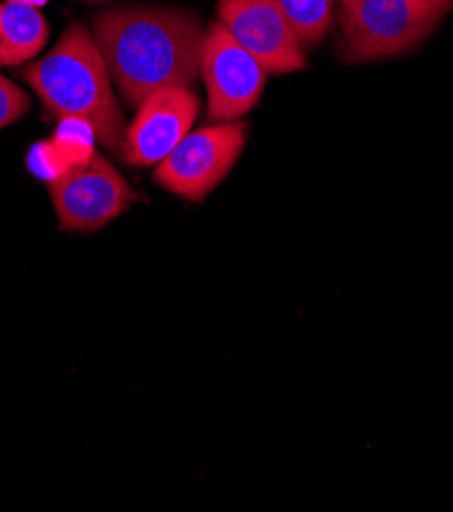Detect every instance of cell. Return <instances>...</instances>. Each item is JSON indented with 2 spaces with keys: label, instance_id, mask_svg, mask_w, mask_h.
Returning a JSON list of instances; mask_svg holds the SVG:
<instances>
[{
  "label": "cell",
  "instance_id": "cell-1",
  "mask_svg": "<svg viewBox=\"0 0 453 512\" xmlns=\"http://www.w3.org/2000/svg\"><path fill=\"white\" fill-rule=\"evenodd\" d=\"M207 33L198 17L160 7H121L94 19V41L131 107L164 88L198 84Z\"/></svg>",
  "mask_w": 453,
  "mask_h": 512
},
{
  "label": "cell",
  "instance_id": "cell-2",
  "mask_svg": "<svg viewBox=\"0 0 453 512\" xmlns=\"http://www.w3.org/2000/svg\"><path fill=\"white\" fill-rule=\"evenodd\" d=\"M21 76L49 117L84 121L100 145L123 158L125 117L103 54L84 25L72 23L52 51L23 68Z\"/></svg>",
  "mask_w": 453,
  "mask_h": 512
},
{
  "label": "cell",
  "instance_id": "cell-3",
  "mask_svg": "<svg viewBox=\"0 0 453 512\" xmlns=\"http://www.w3.org/2000/svg\"><path fill=\"white\" fill-rule=\"evenodd\" d=\"M453 9V0H354L343 5V58L374 62L425 39Z\"/></svg>",
  "mask_w": 453,
  "mask_h": 512
},
{
  "label": "cell",
  "instance_id": "cell-4",
  "mask_svg": "<svg viewBox=\"0 0 453 512\" xmlns=\"http://www.w3.org/2000/svg\"><path fill=\"white\" fill-rule=\"evenodd\" d=\"M247 141V125L215 123L190 131L158 164L154 180L186 200H205L233 170Z\"/></svg>",
  "mask_w": 453,
  "mask_h": 512
},
{
  "label": "cell",
  "instance_id": "cell-5",
  "mask_svg": "<svg viewBox=\"0 0 453 512\" xmlns=\"http://www.w3.org/2000/svg\"><path fill=\"white\" fill-rule=\"evenodd\" d=\"M47 188L62 229L80 233L103 229L137 198L119 170L96 151L49 180Z\"/></svg>",
  "mask_w": 453,
  "mask_h": 512
},
{
  "label": "cell",
  "instance_id": "cell-6",
  "mask_svg": "<svg viewBox=\"0 0 453 512\" xmlns=\"http://www.w3.org/2000/svg\"><path fill=\"white\" fill-rule=\"evenodd\" d=\"M200 76L207 86L209 119L233 123L258 105L268 72L221 21H215L205 37Z\"/></svg>",
  "mask_w": 453,
  "mask_h": 512
},
{
  "label": "cell",
  "instance_id": "cell-7",
  "mask_svg": "<svg viewBox=\"0 0 453 512\" xmlns=\"http://www.w3.org/2000/svg\"><path fill=\"white\" fill-rule=\"evenodd\" d=\"M219 21L266 72L290 74L307 68L305 47L276 0H221Z\"/></svg>",
  "mask_w": 453,
  "mask_h": 512
},
{
  "label": "cell",
  "instance_id": "cell-8",
  "mask_svg": "<svg viewBox=\"0 0 453 512\" xmlns=\"http://www.w3.org/2000/svg\"><path fill=\"white\" fill-rule=\"evenodd\" d=\"M200 100L190 88H164L147 96L127 129L123 160L135 168L164 162L190 133Z\"/></svg>",
  "mask_w": 453,
  "mask_h": 512
},
{
  "label": "cell",
  "instance_id": "cell-9",
  "mask_svg": "<svg viewBox=\"0 0 453 512\" xmlns=\"http://www.w3.org/2000/svg\"><path fill=\"white\" fill-rule=\"evenodd\" d=\"M49 25L35 7L0 5V66L19 68L45 47Z\"/></svg>",
  "mask_w": 453,
  "mask_h": 512
},
{
  "label": "cell",
  "instance_id": "cell-10",
  "mask_svg": "<svg viewBox=\"0 0 453 512\" xmlns=\"http://www.w3.org/2000/svg\"><path fill=\"white\" fill-rule=\"evenodd\" d=\"M302 47L317 45L333 23L335 0H276Z\"/></svg>",
  "mask_w": 453,
  "mask_h": 512
},
{
  "label": "cell",
  "instance_id": "cell-11",
  "mask_svg": "<svg viewBox=\"0 0 453 512\" xmlns=\"http://www.w3.org/2000/svg\"><path fill=\"white\" fill-rule=\"evenodd\" d=\"M94 133L90 125L78 119H64L60 121V129L56 139L52 141L54 149L58 151L60 160L66 164V168L74 164H82L92 156V141Z\"/></svg>",
  "mask_w": 453,
  "mask_h": 512
},
{
  "label": "cell",
  "instance_id": "cell-12",
  "mask_svg": "<svg viewBox=\"0 0 453 512\" xmlns=\"http://www.w3.org/2000/svg\"><path fill=\"white\" fill-rule=\"evenodd\" d=\"M31 107L29 96L15 82L0 74V129L21 121Z\"/></svg>",
  "mask_w": 453,
  "mask_h": 512
},
{
  "label": "cell",
  "instance_id": "cell-13",
  "mask_svg": "<svg viewBox=\"0 0 453 512\" xmlns=\"http://www.w3.org/2000/svg\"><path fill=\"white\" fill-rule=\"evenodd\" d=\"M27 166L33 174H37L39 178H43L45 182L54 180L56 176H60L66 170V164L60 160L58 151L54 149L52 143H37L27 158Z\"/></svg>",
  "mask_w": 453,
  "mask_h": 512
},
{
  "label": "cell",
  "instance_id": "cell-14",
  "mask_svg": "<svg viewBox=\"0 0 453 512\" xmlns=\"http://www.w3.org/2000/svg\"><path fill=\"white\" fill-rule=\"evenodd\" d=\"M7 3H19V5H27V7H35V9H41L45 7L49 0H7Z\"/></svg>",
  "mask_w": 453,
  "mask_h": 512
},
{
  "label": "cell",
  "instance_id": "cell-15",
  "mask_svg": "<svg viewBox=\"0 0 453 512\" xmlns=\"http://www.w3.org/2000/svg\"><path fill=\"white\" fill-rule=\"evenodd\" d=\"M84 3H105V0H84Z\"/></svg>",
  "mask_w": 453,
  "mask_h": 512
},
{
  "label": "cell",
  "instance_id": "cell-16",
  "mask_svg": "<svg viewBox=\"0 0 453 512\" xmlns=\"http://www.w3.org/2000/svg\"><path fill=\"white\" fill-rule=\"evenodd\" d=\"M339 3H341V5H347V3H354V0H339Z\"/></svg>",
  "mask_w": 453,
  "mask_h": 512
}]
</instances>
